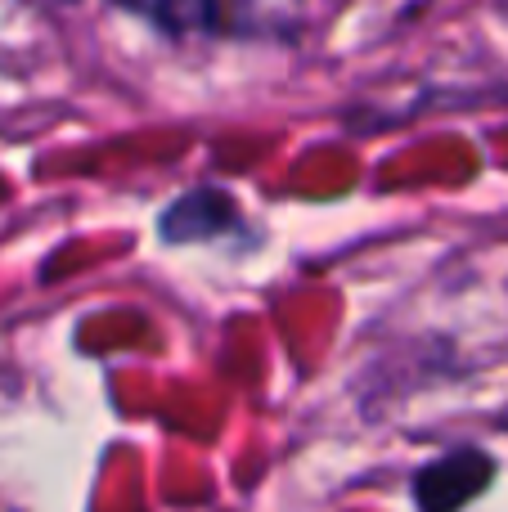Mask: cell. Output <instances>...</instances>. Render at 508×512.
I'll return each instance as SVG.
<instances>
[{
    "mask_svg": "<svg viewBox=\"0 0 508 512\" xmlns=\"http://www.w3.org/2000/svg\"><path fill=\"white\" fill-rule=\"evenodd\" d=\"M495 477V463L482 450H450L441 459H432L428 468L414 477V499L419 512H459L464 504H473Z\"/></svg>",
    "mask_w": 508,
    "mask_h": 512,
    "instance_id": "cell-1",
    "label": "cell"
},
{
    "mask_svg": "<svg viewBox=\"0 0 508 512\" xmlns=\"http://www.w3.org/2000/svg\"><path fill=\"white\" fill-rule=\"evenodd\" d=\"M162 243H216L243 234V216L225 189H189L158 216Z\"/></svg>",
    "mask_w": 508,
    "mask_h": 512,
    "instance_id": "cell-2",
    "label": "cell"
},
{
    "mask_svg": "<svg viewBox=\"0 0 508 512\" xmlns=\"http://www.w3.org/2000/svg\"><path fill=\"white\" fill-rule=\"evenodd\" d=\"M162 36H225L234 32V0H117Z\"/></svg>",
    "mask_w": 508,
    "mask_h": 512,
    "instance_id": "cell-3",
    "label": "cell"
}]
</instances>
